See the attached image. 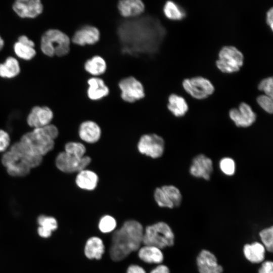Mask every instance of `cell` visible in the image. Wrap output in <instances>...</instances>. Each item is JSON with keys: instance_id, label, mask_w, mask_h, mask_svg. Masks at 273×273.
Wrapping results in <instances>:
<instances>
[{"instance_id": "obj_1", "label": "cell", "mask_w": 273, "mask_h": 273, "mask_svg": "<svg viewBox=\"0 0 273 273\" xmlns=\"http://www.w3.org/2000/svg\"><path fill=\"white\" fill-rule=\"evenodd\" d=\"M135 20L125 22L119 27L123 51L130 54L156 52L166 34L165 28L155 18Z\"/></svg>"}, {"instance_id": "obj_2", "label": "cell", "mask_w": 273, "mask_h": 273, "mask_svg": "<svg viewBox=\"0 0 273 273\" xmlns=\"http://www.w3.org/2000/svg\"><path fill=\"white\" fill-rule=\"evenodd\" d=\"M144 230L140 222L130 219L113 232L109 249L112 260L121 261L131 253L138 251L143 244Z\"/></svg>"}, {"instance_id": "obj_3", "label": "cell", "mask_w": 273, "mask_h": 273, "mask_svg": "<svg viewBox=\"0 0 273 273\" xmlns=\"http://www.w3.org/2000/svg\"><path fill=\"white\" fill-rule=\"evenodd\" d=\"M58 135V128L50 124L24 133L19 141L33 153L43 157L54 149Z\"/></svg>"}, {"instance_id": "obj_4", "label": "cell", "mask_w": 273, "mask_h": 273, "mask_svg": "<svg viewBox=\"0 0 273 273\" xmlns=\"http://www.w3.org/2000/svg\"><path fill=\"white\" fill-rule=\"evenodd\" d=\"M70 43L71 39L66 33L58 29L52 28L42 34L40 48L47 56L63 57L69 53Z\"/></svg>"}, {"instance_id": "obj_5", "label": "cell", "mask_w": 273, "mask_h": 273, "mask_svg": "<svg viewBox=\"0 0 273 273\" xmlns=\"http://www.w3.org/2000/svg\"><path fill=\"white\" fill-rule=\"evenodd\" d=\"M174 243V234L170 226L164 221L149 225L144 230V245H152L162 249L173 246Z\"/></svg>"}, {"instance_id": "obj_6", "label": "cell", "mask_w": 273, "mask_h": 273, "mask_svg": "<svg viewBox=\"0 0 273 273\" xmlns=\"http://www.w3.org/2000/svg\"><path fill=\"white\" fill-rule=\"evenodd\" d=\"M218 59L216 66L222 72L232 73L237 72L244 63V55L233 46H224L218 52Z\"/></svg>"}, {"instance_id": "obj_7", "label": "cell", "mask_w": 273, "mask_h": 273, "mask_svg": "<svg viewBox=\"0 0 273 273\" xmlns=\"http://www.w3.org/2000/svg\"><path fill=\"white\" fill-rule=\"evenodd\" d=\"M182 85L188 94L198 100L207 98L215 90L212 83L208 79L201 76L185 79Z\"/></svg>"}, {"instance_id": "obj_8", "label": "cell", "mask_w": 273, "mask_h": 273, "mask_svg": "<svg viewBox=\"0 0 273 273\" xmlns=\"http://www.w3.org/2000/svg\"><path fill=\"white\" fill-rule=\"evenodd\" d=\"M90 162L91 158L89 156L78 158L65 151L59 153L55 159L57 168L65 173L78 172L85 169Z\"/></svg>"}, {"instance_id": "obj_9", "label": "cell", "mask_w": 273, "mask_h": 273, "mask_svg": "<svg viewBox=\"0 0 273 273\" xmlns=\"http://www.w3.org/2000/svg\"><path fill=\"white\" fill-rule=\"evenodd\" d=\"M139 152L152 158H160L164 151V141L162 137L155 134L142 135L138 144Z\"/></svg>"}, {"instance_id": "obj_10", "label": "cell", "mask_w": 273, "mask_h": 273, "mask_svg": "<svg viewBox=\"0 0 273 273\" xmlns=\"http://www.w3.org/2000/svg\"><path fill=\"white\" fill-rule=\"evenodd\" d=\"M118 86L121 90V98L126 102L132 103L145 96L143 84L133 76L122 79L118 83Z\"/></svg>"}, {"instance_id": "obj_11", "label": "cell", "mask_w": 273, "mask_h": 273, "mask_svg": "<svg viewBox=\"0 0 273 273\" xmlns=\"http://www.w3.org/2000/svg\"><path fill=\"white\" fill-rule=\"evenodd\" d=\"M12 9L21 18L34 19L42 14L43 6L39 0H17L13 3Z\"/></svg>"}, {"instance_id": "obj_12", "label": "cell", "mask_w": 273, "mask_h": 273, "mask_svg": "<svg viewBox=\"0 0 273 273\" xmlns=\"http://www.w3.org/2000/svg\"><path fill=\"white\" fill-rule=\"evenodd\" d=\"M2 163L8 173L14 177L26 176L31 169L10 150L5 152L3 155Z\"/></svg>"}, {"instance_id": "obj_13", "label": "cell", "mask_w": 273, "mask_h": 273, "mask_svg": "<svg viewBox=\"0 0 273 273\" xmlns=\"http://www.w3.org/2000/svg\"><path fill=\"white\" fill-rule=\"evenodd\" d=\"M229 116L236 126L242 127L251 126L256 119V114L245 102L241 103L238 108L231 109Z\"/></svg>"}, {"instance_id": "obj_14", "label": "cell", "mask_w": 273, "mask_h": 273, "mask_svg": "<svg viewBox=\"0 0 273 273\" xmlns=\"http://www.w3.org/2000/svg\"><path fill=\"white\" fill-rule=\"evenodd\" d=\"M53 117V112L51 108L45 106H36L28 114L27 123L33 129L40 128L51 124Z\"/></svg>"}, {"instance_id": "obj_15", "label": "cell", "mask_w": 273, "mask_h": 273, "mask_svg": "<svg viewBox=\"0 0 273 273\" xmlns=\"http://www.w3.org/2000/svg\"><path fill=\"white\" fill-rule=\"evenodd\" d=\"M196 263L200 273H222L223 267L218 263L215 255L210 251L203 249L198 254Z\"/></svg>"}, {"instance_id": "obj_16", "label": "cell", "mask_w": 273, "mask_h": 273, "mask_svg": "<svg viewBox=\"0 0 273 273\" xmlns=\"http://www.w3.org/2000/svg\"><path fill=\"white\" fill-rule=\"evenodd\" d=\"M212 171L211 159L203 154H199L194 157L189 169L192 176L207 180L210 179Z\"/></svg>"}, {"instance_id": "obj_17", "label": "cell", "mask_w": 273, "mask_h": 273, "mask_svg": "<svg viewBox=\"0 0 273 273\" xmlns=\"http://www.w3.org/2000/svg\"><path fill=\"white\" fill-rule=\"evenodd\" d=\"M100 32L98 28L90 25H85L76 30L72 37L73 43L84 46L94 44L99 41Z\"/></svg>"}, {"instance_id": "obj_18", "label": "cell", "mask_w": 273, "mask_h": 273, "mask_svg": "<svg viewBox=\"0 0 273 273\" xmlns=\"http://www.w3.org/2000/svg\"><path fill=\"white\" fill-rule=\"evenodd\" d=\"M9 150L31 169L39 166L42 161V157L33 153L20 141L13 144Z\"/></svg>"}, {"instance_id": "obj_19", "label": "cell", "mask_w": 273, "mask_h": 273, "mask_svg": "<svg viewBox=\"0 0 273 273\" xmlns=\"http://www.w3.org/2000/svg\"><path fill=\"white\" fill-rule=\"evenodd\" d=\"M78 134L83 141L93 144L97 142L100 139L101 129L100 126L95 121L87 120L80 124Z\"/></svg>"}, {"instance_id": "obj_20", "label": "cell", "mask_w": 273, "mask_h": 273, "mask_svg": "<svg viewBox=\"0 0 273 273\" xmlns=\"http://www.w3.org/2000/svg\"><path fill=\"white\" fill-rule=\"evenodd\" d=\"M87 83V95L90 100H99L109 95V88L102 78L94 76L89 78Z\"/></svg>"}, {"instance_id": "obj_21", "label": "cell", "mask_w": 273, "mask_h": 273, "mask_svg": "<svg viewBox=\"0 0 273 273\" xmlns=\"http://www.w3.org/2000/svg\"><path fill=\"white\" fill-rule=\"evenodd\" d=\"M117 8L122 16L131 18L142 14L145 10V6L141 0H121L118 2Z\"/></svg>"}, {"instance_id": "obj_22", "label": "cell", "mask_w": 273, "mask_h": 273, "mask_svg": "<svg viewBox=\"0 0 273 273\" xmlns=\"http://www.w3.org/2000/svg\"><path fill=\"white\" fill-rule=\"evenodd\" d=\"M138 256L142 261L148 264H161L164 260L162 250L157 247L144 245L138 250Z\"/></svg>"}, {"instance_id": "obj_23", "label": "cell", "mask_w": 273, "mask_h": 273, "mask_svg": "<svg viewBox=\"0 0 273 273\" xmlns=\"http://www.w3.org/2000/svg\"><path fill=\"white\" fill-rule=\"evenodd\" d=\"M105 251V246L102 239L97 236L89 238L85 242L84 254L85 257L90 260H100Z\"/></svg>"}, {"instance_id": "obj_24", "label": "cell", "mask_w": 273, "mask_h": 273, "mask_svg": "<svg viewBox=\"0 0 273 273\" xmlns=\"http://www.w3.org/2000/svg\"><path fill=\"white\" fill-rule=\"evenodd\" d=\"M265 251L264 246L258 242L246 244L243 249L246 259L253 263L262 262L265 258Z\"/></svg>"}, {"instance_id": "obj_25", "label": "cell", "mask_w": 273, "mask_h": 273, "mask_svg": "<svg viewBox=\"0 0 273 273\" xmlns=\"http://www.w3.org/2000/svg\"><path fill=\"white\" fill-rule=\"evenodd\" d=\"M99 181L98 175L93 171L84 169L78 172L75 178L77 186L81 189L93 191Z\"/></svg>"}, {"instance_id": "obj_26", "label": "cell", "mask_w": 273, "mask_h": 273, "mask_svg": "<svg viewBox=\"0 0 273 273\" xmlns=\"http://www.w3.org/2000/svg\"><path fill=\"white\" fill-rule=\"evenodd\" d=\"M167 108L174 116L179 117L186 114L189 110V106L182 96L171 94L168 98Z\"/></svg>"}, {"instance_id": "obj_27", "label": "cell", "mask_w": 273, "mask_h": 273, "mask_svg": "<svg viewBox=\"0 0 273 273\" xmlns=\"http://www.w3.org/2000/svg\"><path fill=\"white\" fill-rule=\"evenodd\" d=\"M21 71L18 60L12 56L7 57L3 63H0V77L11 79L18 76Z\"/></svg>"}, {"instance_id": "obj_28", "label": "cell", "mask_w": 273, "mask_h": 273, "mask_svg": "<svg viewBox=\"0 0 273 273\" xmlns=\"http://www.w3.org/2000/svg\"><path fill=\"white\" fill-rule=\"evenodd\" d=\"M84 68L87 73L96 77L105 72L107 63L103 57L96 55L85 61Z\"/></svg>"}, {"instance_id": "obj_29", "label": "cell", "mask_w": 273, "mask_h": 273, "mask_svg": "<svg viewBox=\"0 0 273 273\" xmlns=\"http://www.w3.org/2000/svg\"><path fill=\"white\" fill-rule=\"evenodd\" d=\"M163 11L165 17L171 20H181L186 16L185 9L172 1H167L165 2Z\"/></svg>"}, {"instance_id": "obj_30", "label": "cell", "mask_w": 273, "mask_h": 273, "mask_svg": "<svg viewBox=\"0 0 273 273\" xmlns=\"http://www.w3.org/2000/svg\"><path fill=\"white\" fill-rule=\"evenodd\" d=\"M15 55L20 59L25 61L32 60L36 54L34 47L16 41L13 46Z\"/></svg>"}, {"instance_id": "obj_31", "label": "cell", "mask_w": 273, "mask_h": 273, "mask_svg": "<svg viewBox=\"0 0 273 273\" xmlns=\"http://www.w3.org/2000/svg\"><path fill=\"white\" fill-rule=\"evenodd\" d=\"M161 188L174 207H178L180 205L182 196L178 188L172 185L163 186Z\"/></svg>"}, {"instance_id": "obj_32", "label": "cell", "mask_w": 273, "mask_h": 273, "mask_svg": "<svg viewBox=\"0 0 273 273\" xmlns=\"http://www.w3.org/2000/svg\"><path fill=\"white\" fill-rule=\"evenodd\" d=\"M117 226L116 219L108 214L103 216L99 220L98 228L104 234H108L114 232Z\"/></svg>"}, {"instance_id": "obj_33", "label": "cell", "mask_w": 273, "mask_h": 273, "mask_svg": "<svg viewBox=\"0 0 273 273\" xmlns=\"http://www.w3.org/2000/svg\"><path fill=\"white\" fill-rule=\"evenodd\" d=\"M65 152L78 158L85 156L86 148L81 143L70 142L67 143L64 147Z\"/></svg>"}, {"instance_id": "obj_34", "label": "cell", "mask_w": 273, "mask_h": 273, "mask_svg": "<svg viewBox=\"0 0 273 273\" xmlns=\"http://www.w3.org/2000/svg\"><path fill=\"white\" fill-rule=\"evenodd\" d=\"M259 236L261 243L265 247L266 250L271 252L273 250V227L266 228L260 231Z\"/></svg>"}, {"instance_id": "obj_35", "label": "cell", "mask_w": 273, "mask_h": 273, "mask_svg": "<svg viewBox=\"0 0 273 273\" xmlns=\"http://www.w3.org/2000/svg\"><path fill=\"white\" fill-rule=\"evenodd\" d=\"M37 222L38 226L43 227L52 232L56 231L58 227L57 219L51 216L40 215L37 219Z\"/></svg>"}, {"instance_id": "obj_36", "label": "cell", "mask_w": 273, "mask_h": 273, "mask_svg": "<svg viewBox=\"0 0 273 273\" xmlns=\"http://www.w3.org/2000/svg\"><path fill=\"white\" fill-rule=\"evenodd\" d=\"M154 198L159 207L170 209L174 208L173 205L168 199L161 188H157L155 189Z\"/></svg>"}, {"instance_id": "obj_37", "label": "cell", "mask_w": 273, "mask_h": 273, "mask_svg": "<svg viewBox=\"0 0 273 273\" xmlns=\"http://www.w3.org/2000/svg\"><path fill=\"white\" fill-rule=\"evenodd\" d=\"M219 166L221 171L226 175L231 176L235 173V163L231 158L224 157L222 158L219 162Z\"/></svg>"}, {"instance_id": "obj_38", "label": "cell", "mask_w": 273, "mask_h": 273, "mask_svg": "<svg viewBox=\"0 0 273 273\" xmlns=\"http://www.w3.org/2000/svg\"><path fill=\"white\" fill-rule=\"evenodd\" d=\"M258 89L263 91L265 95L272 98L273 97V79L272 76L262 79L258 84Z\"/></svg>"}, {"instance_id": "obj_39", "label": "cell", "mask_w": 273, "mask_h": 273, "mask_svg": "<svg viewBox=\"0 0 273 273\" xmlns=\"http://www.w3.org/2000/svg\"><path fill=\"white\" fill-rule=\"evenodd\" d=\"M258 104L267 113L272 114L273 112L272 98L265 95H260L256 98Z\"/></svg>"}, {"instance_id": "obj_40", "label": "cell", "mask_w": 273, "mask_h": 273, "mask_svg": "<svg viewBox=\"0 0 273 273\" xmlns=\"http://www.w3.org/2000/svg\"><path fill=\"white\" fill-rule=\"evenodd\" d=\"M10 136L5 130L0 129V152H5L10 144Z\"/></svg>"}, {"instance_id": "obj_41", "label": "cell", "mask_w": 273, "mask_h": 273, "mask_svg": "<svg viewBox=\"0 0 273 273\" xmlns=\"http://www.w3.org/2000/svg\"><path fill=\"white\" fill-rule=\"evenodd\" d=\"M258 273H273V262L270 260L263 262L258 269Z\"/></svg>"}, {"instance_id": "obj_42", "label": "cell", "mask_w": 273, "mask_h": 273, "mask_svg": "<svg viewBox=\"0 0 273 273\" xmlns=\"http://www.w3.org/2000/svg\"><path fill=\"white\" fill-rule=\"evenodd\" d=\"M126 273H147L146 270L141 266L132 264L127 267Z\"/></svg>"}, {"instance_id": "obj_43", "label": "cell", "mask_w": 273, "mask_h": 273, "mask_svg": "<svg viewBox=\"0 0 273 273\" xmlns=\"http://www.w3.org/2000/svg\"><path fill=\"white\" fill-rule=\"evenodd\" d=\"M149 273H170V270L167 266L160 264L153 268Z\"/></svg>"}, {"instance_id": "obj_44", "label": "cell", "mask_w": 273, "mask_h": 273, "mask_svg": "<svg viewBox=\"0 0 273 273\" xmlns=\"http://www.w3.org/2000/svg\"><path fill=\"white\" fill-rule=\"evenodd\" d=\"M37 232L39 236L44 239L50 238L53 233L51 231L40 226H38Z\"/></svg>"}, {"instance_id": "obj_45", "label": "cell", "mask_w": 273, "mask_h": 273, "mask_svg": "<svg viewBox=\"0 0 273 273\" xmlns=\"http://www.w3.org/2000/svg\"><path fill=\"white\" fill-rule=\"evenodd\" d=\"M266 22L270 27V29L273 30V8L271 7L268 10L266 14Z\"/></svg>"}, {"instance_id": "obj_46", "label": "cell", "mask_w": 273, "mask_h": 273, "mask_svg": "<svg viewBox=\"0 0 273 273\" xmlns=\"http://www.w3.org/2000/svg\"><path fill=\"white\" fill-rule=\"evenodd\" d=\"M17 41L21 43L27 44L33 47H35L34 42L32 40L29 39L26 35H20L18 38Z\"/></svg>"}, {"instance_id": "obj_47", "label": "cell", "mask_w": 273, "mask_h": 273, "mask_svg": "<svg viewBox=\"0 0 273 273\" xmlns=\"http://www.w3.org/2000/svg\"><path fill=\"white\" fill-rule=\"evenodd\" d=\"M5 42L3 38L0 35V51H2L4 47Z\"/></svg>"}]
</instances>
